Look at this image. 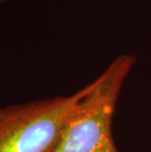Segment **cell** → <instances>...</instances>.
<instances>
[{
  "instance_id": "cell-2",
  "label": "cell",
  "mask_w": 151,
  "mask_h": 152,
  "mask_svg": "<svg viewBox=\"0 0 151 152\" xmlns=\"http://www.w3.org/2000/svg\"><path fill=\"white\" fill-rule=\"evenodd\" d=\"M88 90L0 107V152H49Z\"/></svg>"
},
{
  "instance_id": "cell-3",
  "label": "cell",
  "mask_w": 151,
  "mask_h": 152,
  "mask_svg": "<svg viewBox=\"0 0 151 152\" xmlns=\"http://www.w3.org/2000/svg\"><path fill=\"white\" fill-rule=\"evenodd\" d=\"M5 1H6V0H0V5L3 4V3H4Z\"/></svg>"
},
{
  "instance_id": "cell-1",
  "label": "cell",
  "mask_w": 151,
  "mask_h": 152,
  "mask_svg": "<svg viewBox=\"0 0 151 152\" xmlns=\"http://www.w3.org/2000/svg\"><path fill=\"white\" fill-rule=\"evenodd\" d=\"M136 62L134 55H119L89 83L49 152H120L113 137V118L122 87Z\"/></svg>"
}]
</instances>
